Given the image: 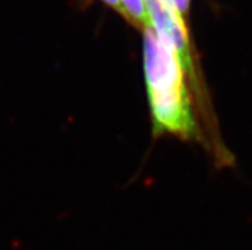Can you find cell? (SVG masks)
<instances>
[{
	"label": "cell",
	"instance_id": "5",
	"mask_svg": "<svg viewBox=\"0 0 252 250\" xmlns=\"http://www.w3.org/2000/svg\"><path fill=\"white\" fill-rule=\"evenodd\" d=\"M102 1H104L106 5L112 6V8H114L115 10L121 12V4H119V0H102Z\"/></svg>",
	"mask_w": 252,
	"mask_h": 250
},
{
	"label": "cell",
	"instance_id": "3",
	"mask_svg": "<svg viewBox=\"0 0 252 250\" xmlns=\"http://www.w3.org/2000/svg\"><path fill=\"white\" fill-rule=\"evenodd\" d=\"M121 14L127 17L134 25L149 27L145 0H119Z\"/></svg>",
	"mask_w": 252,
	"mask_h": 250
},
{
	"label": "cell",
	"instance_id": "1",
	"mask_svg": "<svg viewBox=\"0 0 252 250\" xmlns=\"http://www.w3.org/2000/svg\"><path fill=\"white\" fill-rule=\"evenodd\" d=\"M144 69L155 132L191 137L196 125L189 74L176 49L151 27H145Z\"/></svg>",
	"mask_w": 252,
	"mask_h": 250
},
{
	"label": "cell",
	"instance_id": "4",
	"mask_svg": "<svg viewBox=\"0 0 252 250\" xmlns=\"http://www.w3.org/2000/svg\"><path fill=\"white\" fill-rule=\"evenodd\" d=\"M189 1H191V0H169V3L172 4L181 14H186V13L189 12Z\"/></svg>",
	"mask_w": 252,
	"mask_h": 250
},
{
	"label": "cell",
	"instance_id": "2",
	"mask_svg": "<svg viewBox=\"0 0 252 250\" xmlns=\"http://www.w3.org/2000/svg\"><path fill=\"white\" fill-rule=\"evenodd\" d=\"M145 5L149 27L176 49L182 59L186 72L189 78H192L193 63L191 45L182 14L169 3V0H145Z\"/></svg>",
	"mask_w": 252,
	"mask_h": 250
}]
</instances>
